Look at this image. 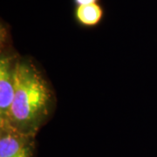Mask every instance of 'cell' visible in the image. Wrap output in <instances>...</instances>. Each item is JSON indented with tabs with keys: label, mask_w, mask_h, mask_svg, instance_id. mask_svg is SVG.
I'll use <instances>...</instances> for the list:
<instances>
[{
	"label": "cell",
	"mask_w": 157,
	"mask_h": 157,
	"mask_svg": "<svg viewBox=\"0 0 157 157\" xmlns=\"http://www.w3.org/2000/svg\"><path fill=\"white\" fill-rule=\"evenodd\" d=\"M55 107L56 95L49 80L32 58L20 57L8 121L5 125L36 136L52 117Z\"/></svg>",
	"instance_id": "cell-1"
},
{
	"label": "cell",
	"mask_w": 157,
	"mask_h": 157,
	"mask_svg": "<svg viewBox=\"0 0 157 157\" xmlns=\"http://www.w3.org/2000/svg\"><path fill=\"white\" fill-rule=\"evenodd\" d=\"M20 55L13 47L10 26L1 20L0 25V125L8 121L14 93L16 73Z\"/></svg>",
	"instance_id": "cell-2"
},
{
	"label": "cell",
	"mask_w": 157,
	"mask_h": 157,
	"mask_svg": "<svg viewBox=\"0 0 157 157\" xmlns=\"http://www.w3.org/2000/svg\"><path fill=\"white\" fill-rule=\"evenodd\" d=\"M36 136L23 134L9 125L0 126V157H34Z\"/></svg>",
	"instance_id": "cell-3"
},
{
	"label": "cell",
	"mask_w": 157,
	"mask_h": 157,
	"mask_svg": "<svg viewBox=\"0 0 157 157\" xmlns=\"http://www.w3.org/2000/svg\"><path fill=\"white\" fill-rule=\"evenodd\" d=\"M105 17V9L101 3L74 6L73 19L83 28H94L100 25Z\"/></svg>",
	"instance_id": "cell-4"
},
{
	"label": "cell",
	"mask_w": 157,
	"mask_h": 157,
	"mask_svg": "<svg viewBox=\"0 0 157 157\" xmlns=\"http://www.w3.org/2000/svg\"><path fill=\"white\" fill-rule=\"evenodd\" d=\"M100 0H73L74 6H86V5H91L94 3H99Z\"/></svg>",
	"instance_id": "cell-5"
}]
</instances>
